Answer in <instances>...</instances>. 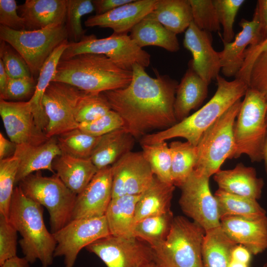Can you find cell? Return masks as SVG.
Here are the masks:
<instances>
[{"label": "cell", "mask_w": 267, "mask_h": 267, "mask_svg": "<svg viewBox=\"0 0 267 267\" xmlns=\"http://www.w3.org/2000/svg\"><path fill=\"white\" fill-rule=\"evenodd\" d=\"M242 101L238 100L219 117L202 135L197 145V161L194 171L210 178L221 170L227 159H232L235 149V121Z\"/></svg>", "instance_id": "obj_7"}, {"label": "cell", "mask_w": 267, "mask_h": 267, "mask_svg": "<svg viewBox=\"0 0 267 267\" xmlns=\"http://www.w3.org/2000/svg\"><path fill=\"white\" fill-rule=\"evenodd\" d=\"M0 39L12 46L24 58L33 76L39 75L44 64L68 35L65 24L38 30H14L0 26Z\"/></svg>", "instance_id": "obj_10"}, {"label": "cell", "mask_w": 267, "mask_h": 267, "mask_svg": "<svg viewBox=\"0 0 267 267\" xmlns=\"http://www.w3.org/2000/svg\"><path fill=\"white\" fill-rule=\"evenodd\" d=\"M86 248L95 254L107 267H150L156 265L152 248L135 237L110 235Z\"/></svg>", "instance_id": "obj_11"}, {"label": "cell", "mask_w": 267, "mask_h": 267, "mask_svg": "<svg viewBox=\"0 0 267 267\" xmlns=\"http://www.w3.org/2000/svg\"><path fill=\"white\" fill-rule=\"evenodd\" d=\"M140 195H124L112 199L105 215L111 235L133 237L135 207Z\"/></svg>", "instance_id": "obj_31"}, {"label": "cell", "mask_w": 267, "mask_h": 267, "mask_svg": "<svg viewBox=\"0 0 267 267\" xmlns=\"http://www.w3.org/2000/svg\"><path fill=\"white\" fill-rule=\"evenodd\" d=\"M210 33L199 29L193 22L185 32L183 44L192 55L189 62L195 72L209 85L221 70L219 52L212 46Z\"/></svg>", "instance_id": "obj_18"}, {"label": "cell", "mask_w": 267, "mask_h": 267, "mask_svg": "<svg viewBox=\"0 0 267 267\" xmlns=\"http://www.w3.org/2000/svg\"><path fill=\"white\" fill-rule=\"evenodd\" d=\"M111 168L112 198L141 194L151 184L155 176L141 151L127 153Z\"/></svg>", "instance_id": "obj_15"}, {"label": "cell", "mask_w": 267, "mask_h": 267, "mask_svg": "<svg viewBox=\"0 0 267 267\" xmlns=\"http://www.w3.org/2000/svg\"><path fill=\"white\" fill-rule=\"evenodd\" d=\"M174 218L172 211L145 218L134 223L133 237L145 242L152 248H155L166 240Z\"/></svg>", "instance_id": "obj_36"}, {"label": "cell", "mask_w": 267, "mask_h": 267, "mask_svg": "<svg viewBox=\"0 0 267 267\" xmlns=\"http://www.w3.org/2000/svg\"><path fill=\"white\" fill-rule=\"evenodd\" d=\"M18 186L27 197L46 208L51 233L57 232L71 221L77 195L56 174L45 177L38 171L26 177Z\"/></svg>", "instance_id": "obj_8"}, {"label": "cell", "mask_w": 267, "mask_h": 267, "mask_svg": "<svg viewBox=\"0 0 267 267\" xmlns=\"http://www.w3.org/2000/svg\"><path fill=\"white\" fill-rule=\"evenodd\" d=\"M15 0H0V24L14 30H25V22Z\"/></svg>", "instance_id": "obj_49"}, {"label": "cell", "mask_w": 267, "mask_h": 267, "mask_svg": "<svg viewBox=\"0 0 267 267\" xmlns=\"http://www.w3.org/2000/svg\"><path fill=\"white\" fill-rule=\"evenodd\" d=\"M265 162V167H266V170L267 172V136L264 148V151H263V160Z\"/></svg>", "instance_id": "obj_57"}, {"label": "cell", "mask_w": 267, "mask_h": 267, "mask_svg": "<svg viewBox=\"0 0 267 267\" xmlns=\"http://www.w3.org/2000/svg\"><path fill=\"white\" fill-rule=\"evenodd\" d=\"M214 196L217 202L220 220L229 216L255 219L267 216L266 210L257 200L231 194L219 188Z\"/></svg>", "instance_id": "obj_34"}, {"label": "cell", "mask_w": 267, "mask_h": 267, "mask_svg": "<svg viewBox=\"0 0 267 267\" xmlns=\"http://www.w3.org/2000/svg\"><path fill=\"white\" fill-rule=\"evenodd\" d=\"M219 20L223 28L222 42L229 43L234 38L233 24L244 0H213Z\"/></svg>", "instance_id": "obj_43"}, {"label": "cell", "mask_w": 267, "mask_h": 267, "mask_svg": "<svg viewBox=\"0 0 267 267\" xmlns=\"http://www.w3.org/2000/svg\"><path fill=\"white\" fill-rule=\"evenodd\" d=\"M150 267H157V266L156 265H154L152 266H151Z\"/></svg>", "instance_id": "obj_59"}, {"label": "cell", "mask_w": 267, "mask_h": 267, "mask_svg": "<svg viewBox=\"0 0 267 267\" xmlns=\"http://www.w3.org/2000/svg\"><path fill=\"white\" fill-rule=\"evenodd\" d=\"M251 258V253L242 245H236L232 250L231 259L233 260L249 264Z\"/></svg>", "instance_id": "obj_53"}, {"label": "cell", "mask_w": 267, "mask_h": 267, "mask_svg": "<svg viewBox=\"0 0 267 267\" xmlns=\"http://www.w3.org/2000/svg\"><path fill=\"white\" fill-rule=\"evenodd\" d=\"M17 232L7 219L0 216V266L17 256Z\"/></svg>", "instance_id": "obj_46"}, {"label": "cell", "mask_w": 267, "mask_h": 267, "mask_svg": "<svg viewBox=\"0 0 267 267\" xmlns=\"http://www.w3.org/2000/svg\"><path fill=\"white\" fill-rule=\"evenodd\" d=\"M132 71L123 69L103 54L86 53L59 61L52 82L66 83L83 91L100 93L124 88Z\"/></svg>", "instance_id": "obj_3"}, {"label": "cell", "mask_w": 267, "mask_h": 267, "mask_svg": "<svg viewBox=\"0 0 267 267\" xmlns=\"http://www.w3.org/2000/svg\"><path fill=\"white\" fill-rule=\"evenodd\" d=\"M221 227L225 234L237 244L247 248L254 255L267 249V216L252 219L237 216L223 217Z\"/></svg>", "instance_id": "obj_20"}, {"label": "cell", "mask_w": 267, "mask_h": 267, "mask_svg": "<svg viewBox=\"0 0 267 267\" xmlns=\"http://www.w3.org/2000/svg\"><path fill=\"white\" fill-rule=\"evenodd\" d=\"M216 80V91L205 105L173 126L143 136L140 139V145L151 144L175 137H182L196 146L206 130L244 96L249 87L245 82L236 78L228 81L219 75Z\"/></svg>", "instance_id": "obj_2"}, {"label": "cell", "mask_w": 267, "mask_h": 267, "mask_svg": "<svg viewBox=\"0 0 267 267\" xmlns=\"http://www.w3.org/2000/svg\"><path fill=\"white\" fill-rule=\"evenodd\" d=\"M260 24L261 42L267 38V0H258L254 11Z\"/></svg>", "instance_id": "obj_50"}, {"label": "cell", "mask_w": 267, "mask_h": 267, "mask_svg": "<svg viewBox=\"0 0 267 267\" xmlns=\"http://www.w3.org/2000/svg\"><path fill=\"white\" fill-rule=\"evenodd\" d=\"M0 115L7 136L16 145H39L49 139L37 126L29 101L0 99Z\"/></svg>", "instance_id": "obj_16"}, {"label": "cell", "mask_w": 267, "mask_h": 267, "mask_svg": "<svg viewBox=\"0 0 267 267\" xmlns=\"http://www.w3.org/2000/svg\"><path fill=\"white\" fill-rule=\"evenodd\" d=\"M236 245L221 225L206 231L202 247L203 267H229L231 252Z\"/></svg>", "instance_id": "obj_33"}, {"label": "cell", "mask_w": 267, "mask_h": 267, "mask_svg": "<svg viewBox=\"0 0 267 267\" xmlns=\"http://www.w3.org/2000/svg\"><path fill=\"white\" fill-rule=\"evenodd\" d=\"M249 264L241 263L231 259L229 267H249Z\"/></svg>", "instance_id": "obj_56"}, {"label": "cell", "mask_w": 267, "mask_h": 267, "mask_svg": "<svg viewBox=\"0 0 267 267\" xmlns=\"http://www.w3.org/2000/svg\"><path fill=\"white\" fill-rule=\"evenodd\" d=\"M175 186L154 176L150 186L143 192L135 210L134 223L145 218L167 213L171 210Z\"/></svg>", "instance_id": "obj_29"}, {"label": "cell", "mask_w": 267, "mask_h": 267, "mask_svg": "<svg viewBox=\"0 0 267 267\" xmlns=\"http://www.w3.org/2000/svg\"><path fill=\"white\" fill-rule=\"evenodd\" d=\"M151 13L166 29L176 35L185 32L193 20L189 0H157Z\"/></svg>", "instance_id": "obj_32"}, {"label": "cell", "mask_w": 267, "mask_h": 267, "mask_svg": "<svg viewBox=\"0 0 267 267\" xmlns=\"http://www.w3.org/2000/svg\"><path fill=\"white\" fill-rule=\"evenodd\" d=\"M248 87L261 93L267 101V50L259 54L254 61Z\"/></svg>", "instance_id": "obj_48"}, {"label": "cell", "mask_w": 267, "mask_h": 267, "mask_svg": "<svg viewBox=\"0 0 267 267\" xmlns=\"http://www.w3.org/2000/svg\"><path fill=\"white\" fill-rule=\"evenodd\" d=\"M237 117L232 158L246 154L252 162L262 161L267 136V101L264 96L248 87Z\"/></svg>", "instance_id": "obj_6"}, {"label": "cell", "mask_w": 267, "mask_h": 267, "mask_svg": "<svg viewBox=\"0 0 267 267\" xmlns=\"http://www.w3.org/2000/svg\"><path fill=\"white\" fill-rule=\"evenodd\" d=\"M123 126L124 122L120 116L110 110L97 119L79 124L78 128L90 135L100 137Z\"/></svg>", "instance_id": "obj_45"}, {"label": "cell", "mask_w": 267, "mask_h": 267, "mask_svg": "<svg viewBox=\"0 0 267 267\" xmlns=\"http://www.w3.org/2000/svg\"><path fill=\"white\" fill-rule=\"evenodd\" d=\"M130 36L142 48L156 46L170 52H177L179 49L177 35L166 29L151 12L133 27Z\"/></svg>", "instance_id": "obj_28"}, {"label": "cell", "mask_w": 267, "mask_h": 267, "mask_svg": "<svg viewBox=\"0 0 267 267\" xmlns=\"http://www.w3.org/2000/svg\"><path fill=\"white\" fill-rule=\"evenodd\" d=\"M16 147V144L6 139L1 133H0V160L13 155Z\"/></svg>", "instance_id": "obj_52"}, {"label": "cell", "mask_w": 267, "mask_h": 267, "mask_svg": "<svg viewBox=\"0 0 267 267\" xmlns=\"http://www.w3.org/2000/svg\"><path fill=\"white\" fill-rule=\"evenodd\" d=\"M0 59L9 78L33 77L25 60L6 42L0 41Z\"/></svg>", "instance_id": "obj_44"}, {"label": "cell", "mask_w": 267, "mask_h": 267, "mask_svg": "<svg viewBox=\"0 0 267 267\" xmlns=\"http://www.w3.org/2000/svg\"><path fill=\"white\" fill-rule=\"evenodd\" d=\"M94 10L90 0H67L65 26L70 42H78L86 35L82 25V17Z\"/></svg>", "instance_id": "obj_41"}, {"label": "cell", "mask_w": 267, "mask_h": 267, "mask_svg": "<svg viewBox=\"0 0 267 267\" xmlns=\"http://www.w3.org/2000/svg\"><path fill=\"white\" fill-rule=\"evenodd\" d=\"M30 263L24 258L16 257L6 261L0 267H29Z\"/></svg>", "instance_id": "obj_54"}, {"label": "cell", "mask_w": 267, "mask_h": 267, "mask_svg": "<svg viewBox=\"0 0 267 267\" xmlns=\"http://www.w3.org/2000/svg\"><path fill=\"white\" fill-rule=\"evenodd\" d=\"M8 77L4 69L2 61L0 59V96H2L5 90Z\"/></svg>", "instance_id": "obj_55"}, {"label": "cell", "mask_w": 267, "mask_h": 267, "mask_svg": "<svg viewBox=\"0 0 267 267\" xmlns=\"http://www.w3.org/2000/svg\"><path fill=\"white\" fill-rule=\"evenodd\" d=\"M209 179L193 170L179 187V204L182 211L206 231L221 225L217 202L210 190Z\"/></svg>", "instance_id": "obj_13"}, {"label": "cell", "mask_w": 267, "mask_h": 267, "mask_svg": "<svg viewBox=\"0 0 267 267\" xmlns=\"http://www.w3.org/2000/svg\"><path fill=\"white\" fill-rule=\"evenodd\" d=\"M157 0H133L107 13L89 17L86 27L109 28L113 33L128 34L154 9Z\"/></svg>", "instance_id": "obj_19"}, {"label": "cell", "mask_w": 267, "mask_h": 267, "mask_svg": "<svg viewBox=\"0 0 267 267\" xmlns=\"http://www.w3.org/2000/svg\"><path fill=\"white\" fill-rule=\"evenodd\" d=\"M111 110L103 94L84 92L78 102L75 111V118L79 124L89 122L103 116Z\"/></svg>", "instance_id": "obj_40"}, {"label": "cell", "mask_w": 267, "mask_h": 267, "mask_svg": "<svg viewBox=\"0 0 267 267\" xmlns=\"http://www.w3.org/2000/svg\"><path fill=\"white\" fill-rule=\"evenodd\" d=\"M103 54L119 67L132 71L134 64L145 68L150 65V54L139 47L128 34H113L98 39L93 34L85 35L78 42H69L61 60L82 53Z\"/></svg>", "instance_id": "obj_9"}, {"label": "cell", "mask_w": 267, "mask_h": 267, "mask_svg": "<svg viewBox=\"0 0 267 267\" xmlns=\"http://www.w3.org/2000/svg\"><path fill=\"white\" fill-rule=\"evenodd\" d=\"M134 137L124 128L100 137L90 159L98 170L111 166L132 151Z\"/></svg>", "instance_id": "obj_27"}, {"label": "cell", "mask_w": 267, "mask_h": 267, "mask_svg": "<svg viewBox=\"0 0 267 267\" xmlns=\"http://www.w3.org/2000/svg\"><path fill=\"white\" fill-rule=\"evenodd\" d=\"M62 154L57 138L53 137L39 145H16L14 155L19 160L15 184L34 172L48 170L55 174L52 168L54 160Z\"/></svg>", "instance_id": "obj_22"}, {"label": "cell", "mask_w": 267, "mask_h": 267, "mask_svg": "<svg viewBox=\"0 0 267 267\" xmlns=\"http://www.w3.org/2000/svg\"><path fill=\"white\" fill-rule=\"evenodd\" d=\"M192 21L200 30L211 33L220 30V23L213 0H189Z\"/></svg>", "instance_id": "obj_42"}, {"label": "cell", "mask_w": 267, "mask_h": 267, "mask_svg": "<svg viewBox=\"0 0 267 267\" xmlns=\"http://www.w3.org/2000/svg\"><path fill=\"white\" fill-rule=\"evenodd\" d=\"M141 146L143 157L154 176L163 182L173 184L171 176V154L166 141Z\"/></svg>", "instance_id": "obj_38"}, {"label": "cell", "mask_w": 267, "mask_h": 267, "mask_svg": "<svg viewBox=\"0 0 267 267\" xmlns=\"http://www.w3.org/2000/svg\"><path fill=\"white\" fill-rule=\"evenodd\" d=\"M68 42L65 41L56 48L45 61L38 75L34 94L29 100L35 122L44 133L48 120L43 105L44 95L55 76L57 65Z\"/></svg>", "instance_id": "obj_30"}, {"label": "cell", "mask_w": 267, "mask_h": 267, "mask_svg": "<svg viewBox=\"0 0 267 267\" xmlns=\"http://www.w3.org/2000/svg\"><path fill=\"white\" fill-rule=\"evenodd\" d=\"M100 137L90 135L77 128L60 134L56 138L62 154L90 159Z\"/></svg>", "instance_id": "obj_37"}, {"label": "cell", "mask_w": 267, "mask_h": 267, "mask_svg": "<svg viewBox=\"0 0 267 267\" xmlns=\"http://www.w3.org/2000/svg\"><path fill=\"white\" fill-rule=\"evenodd\" d=\"M205 230L183 216L174 218L166 240L152 248L157 267H203Z\"/></svg>", "instance_id": "obj_5"}, {"label": "cell", "mask_w": 267, "mask_h": 267, "mask_svg": "<svg viewBox=\"0 0 267 267\" xmlns=\"http://www.w3.org/2000/svg\"><path fill=\"white\" fill-rule=\"evenodd\" d=\"M85 91L70 85L51 82L44 95L43 105L48 120L45 133L47 138L56 137L78 128L75 111Z\"/></svg>", "instance_id": "obj_14"}, {"label": "cell", "mask_w": 267, "mask_h": 267, "mask_svg": "<svg viewBox=\"0 0 267 267\" xmlns=\"http://www.w3.org/2000/svg\"><path fill=\"white\" fill-rule=\"evenodd\" d=\"M18 166L15 155L0 160V216L8 220Z\"/></svg>", "instance_id": "obj_39"}, {"label": "cell", "mask_w": 267, "mask_h": 267, "mask_svg": "<svg viewBox=\"0 0 267 267\" xmlns=\"http://www.w3.org/2000/svg\"><path fill=\"white\" fill-rule=\"evenodd\" d=\"M133 0H92L96 15L103 14Z\"/></svg>", "instance_id": "obj_51"}, {"label": "cell", "mask_w": 267, "mask_h": 267, "mask_svg": "<svg viewBox=\"0 0 267 267\" xmlns=\"http://www.w3.org/2000/svg\"><path fill=\"white\" fill-rule=\"evenodd\" d=\"M263 267H267V263H265L263 266Z\"/></svg>", "instance_id": "obj_58"}, {"label": "cell", "mask_w": 267, "mask_h": 267, "mask_svg": "<svg viewBox=\"0 0 267 267\" xmlns=\"http://www.w3.org/2000/svg\"><path fill=\"white\" fill-rule=\"evenodd\" d=\"M37 82L34 77L10 78L8 77L6 88L0 98L7 100H22L34 94Z\"/></svg>", "instance_id": "obj_47"}, {"label": "cell", "mask_w": 267, "mask_h": 267, "mask_svg": "<svg viewBox=\"0 0 267 267\" xmlns=\"http://www.w3.org/2000/svg\"><path fill=\"white\" fill-rule=\"evenodd\" d=\"M239 25L241 31L235 36L233 41L222 42L223 48L219 52L222 72L227 77H235L241 69L247 48L257 44L262 40L259 22L255 14L251 21L242 19Z\"/></svg>", "instance_id": "obj_21"}, {"label": "cell", "mask_w": 267, "mask_h": 267, "mask_svg": "<svg viewBox=\"0 0 267 267\" xmlns=\"http://www.w3.org/2000/svg\"><path fill=\"white\" fill-rule=\"evenodd\" d=\"M208 86L189 62L176 90L174 112L177 122L187 118L192 110L200 106L207 96Z\"/></svg>", "instance_id": "obj_25"}, {"label": "cell", "mask_w": 267, "mask_h": 267, "mask_svg": "<svg viewBox=\"0 0 267 267\" xmlns=\"http://www.w3.org/2000/svg\"><path fill=\"white\" fill-rule=\"evenodd\" d=\"M112 198V173L110 166L98 170L77 195L71 221L104 216Z\"/></svg>", "instance_id": "obj_17"}, {"label": "cell", "mask_w": 267, "mask_h": 267, "mask_svg": "<svg viewBox=\"0 0 267 267\" xmlns=\"http://www.w3.org/2000/svg\"><path fill=\"white\" fill-rule=\"evenodd\" d=\"M52 168L64 184L77 195L85 188L98 170L90 159L65 154L54 160Z\"/></svg>", "instance_id": "obj_26"}, {"label": "cell", "mask_w": 267, "mask_h": 267, "mask_svg": "<svg viewBox=\"0 0 267 267\" xmlns=\"http://www.w3.org/2000/svg\"><path fill=\"white\" fill-rule=\"evenodd\" d=\"M171 176L173 184L179 187L193 171L197 161V150L188 141L170 143Z\"/></svg>", "instance_id": "obj_35"}, {"label": "cell", "mask_w": 267, "mask_h": 267, "mask_svg": "<svg viewBox=\"0 0 267 267\" xmlns=\"http://www.w3.org/2000/svg\"><path fill=\"white\" fill-rule=\"evenodd\" d=\"M214 179L223 191L256 200L261 198L264 185L255 168L242 163L232 169L220 170L214 175Z\"/></svg>", "instance_id": "obj_24"}, {"label": "cell", "mask_w": 267, "mask_h": 267, "mask_svg": "<svg viewBox=\"0 0 267 267\" xmlns=\"http://www.w3.org/2000/svg\"><path fill=\"white\" fill-rule=\"evenodd\" d=\"M67 0H26L18 6L26 30H38L64 24Z\"/></svg>", "instance_id": "obj_23"}, {"label": "cell", "mask_w": 267, "mask_h": 267, "mask_svg": "<svg viewBox=\"0 0 267 267\" xmlns=\"http://www.w3.org/2000/svg\"><path fill=\"white\" fill-rule=\"evenodd\" d=\"M43 212L41 205L27 197L19 186L14 188L8 220L22 236L19 243L24 257L30 264L38 260L42 267H49L56 241L45 226Z\"/></svg>", "instance_id": "obj_4"}, {"label": "cell", "mask_w": 267, "mask_h": 267, "mask_svg": "<svg viewBox=\"0 0 267 267\" xmlns=\"http://www.w3.org/2000/svg\"><path fill=\"white\" fill-rule=\"evenodd\" d=\"M154 71L155 78L150 76L143 66L134 64L128 86L102 92L111 110L123 119V128L135 139L177 123L174 103L178 82L168 75L160 74L156 69Z\"/></svg>", "instance_id": "obj_1"}, {"label": "cell", "mask_w": 267, "mask_h": 267, "mask_svg": "<svg viewBox=\"0 0 267 267\" xmlns=\"http://www.w3.org/2000/svg\"><path fill=\"white\" fill-rule=\"evenodd\" d=\"M52 234L56 241L54 257H63L64 267H73L83 248L111 235L105 215L72 220Z\"/></svg>", "instance_id": "obj_12"}]
</instances>
